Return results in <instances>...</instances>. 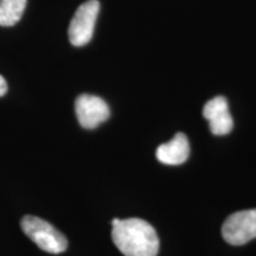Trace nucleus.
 <instances>
[{
    "label": "nucleus",
    "mask_w": 256,
    "mask_h": 256,
    "mask_svg": "<svg viewBox=\"0 0 256 256\" xmlns=\"http://www.w3.org/2000/svg\"><path fill=\"white\" fill-rule=\"evenodd\" d=\"M112 238L124 256H156L159 238L154 228L140 218H114Z\"/></svg>",
    "instance_id": "1"
},
{
    "label": "nucleus",
    "mask_w": 256,
    "mask_h": 256,
    "mask_svg": "<svg viewBox=\"0 0 256 256\" xmlns=\"http://www.w3.org/2000/svg\"><path fill=\"white\" fill-rule=\"evenodd\" d=\"M22 230L42 250L60 254L68 248V240L52 224L36 216H24L20 220Z\"/></svg>",
    "instance_id": "2"
},
{
    "label": "nucleus",
    "mask_w": 256,
    "mask_h": 256,
    "mask_svg": "<svg viewBox=\"0 0 256 256\" xmlns=\"http://www.w3.org/2000/svg\"><path fill=\"white\" fill-rule=\"evenodd\" d=\"M98 11V0H88L76 10L68 30L69 40L74 46H83L92 40Z\"/></svg>",
    "instance_id": "3"
},
{
    "label": "nucleus",
    "mask_w": 256,
    "mask_h": 256,
    "mask_svg": "<svg viewBox=\"0 0 256 256\" xmlns=\"http://www.w3.org/2000/svg\"><path fill=\"white\" fill-rule=\"evenodd\" d=\"M224 240L232 246H242L256 238V209L242 210L230 215L222 226Z\"/></svg>",
    "instance_id": "4"
},
{
    "label": "nucleus",
    "mask_w": 256,
    "mask_h": 256,
    "mask_svg": "<svg viewBox=\"0 0 256 256\" xmlns=\"http://www.w3.org/2000/svg\"><path fill=\"white\" fill-rule=\"evenodd\" d=\"M75 112L80 124L86 130H94L110 119L107 102L90 94H81L75 101Z\"/></svg>",
    "instance_id": "5"
},
{
    "label": "nucleus",
    "mask_w": 256,
    "mask_h": 256,
    "mask_svg": "<svg viewBox=\"0 0 256 256\" xmlns=\"http://www.w3.org/2000/svg\"><path fill=\"white\" fill-rule=\"evenodd\" d=\"M203 116L209 121L211 133L215 136H226L232 130L234 121L224 96H216L208 101L203 108Z\"/></svg>",
    "instance_id": "6"
},
{
    "label": "nucleus",
    "mask_w": 256,
    "mask_h": 256,
    "mask_svg": "<svg viewBox=\"0 0 256 256\" xmlns=\"http://www.w3.org/2000/svg\"><path fill=\"white\" fill-rule=\"evenodd\" d=\"M156 159L166 165H180L190 156V144L184 133H177L168 142L156 148Z\"/></svg>",
    "instance_id": "7"
},
{
    "label": "nucleus",
    "mask_w": 256,
    "mask_h": 256,
    "mask_svg": "<svg viewBox=\"0 0 256 256\" xmlns=\"http://www.w3.org/2000/svg\"><path fill=\"white\" fill-rule=\"evenodd\" d=\"M28 0H0V26H14L20 20Z\"/></svg>",
    "instance_id": "8"
},
{
    "label": "nucleus",
    "mask_w": 256,
    "mask_h": 256,
    "mask_svg": "<svg viewBox=\"0 0 256 256\" xmlns=\"http://www.w3.org/2000/svg\"><path fill=\"white\" fill-rule=\"evenodd\" d=\"M8 92V82L5 81V78L0 75V98L4 96Z\"/></svg>",
    "instance_id": "9"
}]
</instances>
